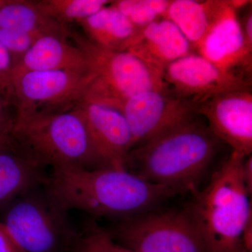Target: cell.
Listing matches in <instances>:
<instances>
[{"instance_id":"6da1fadb","label":"cell","mask_w":252,"mask_h":252,"mask_svg":"<svg viewBox=\"0 0 252 252\" xmlns=\"http://www.w3.org/2000/svg\"><path fill=\"white\" fill-rule=\"evenodd\" d=\"M45 185L50 196L66 211L119 219L152 211L179 194L127 170L113 168H53Z\"/></svg>"},{"instance_id":"7a4b0ae2","label":"cell","mask_w":252,"mask_h":252,"mask_svg":"<svg viewBox=\"0 0 252 252\" xmlns=\"http://www.w3.org/2000/svg\"><path fill=\"white\" fill-rule=\"evenodd\" d=\"M224 146L195 114L131 149L126 170L179 194H194Z\"/></svg>"},{"instance_id":"3957f363","label":"cell","mask_w":252,"mask_h":252,"mask_svg":"<svg viewBox=\"0 0 252 252\" xmlns=\"http://www.w3.org/2000/svg\"><path fill=\"white\" fill-rule=\"evenodd\" d=\"M247 157L231 151L186 210L213 252H248L243 243L245 227L252 221Z\"/></svg>"},{"instance_id":"277c9868","label":"cell","mask_w":252,"mask_h":252,"mask_svg":"<svg viewBox=\"0 0 252 252\" xmlns=\"http://www.w3.org/2000/svg\"><path fill=\"white\" fill-rule=\"evenodd\" d=\"M11 137L45 167L102 168L79 106L54 114L15 115Z\"/></svg>"},{"instance_id":"5b68a950","label":"cell","mask_w":252,"mask_h":252,"mask_svg":"<svg viewBox=\"0 0 252 252\" xmlns=\"http://www.w3.org/2000/svg\"><path fill=\"white\" fill-rule=\"evenodd\" d=\"M68 36L85 55L95 75L83 101L99 102L119 110L126 100L136 94L167 87L161 73L128 51H107L74 32L69 31Z\"/></svg>"},{"instance_id":"8992f818","label":"cell","mask_w":252,"mask_h":252,"mask_svg":"<svg viewBox=\"0 0 252 252\" xmlns=\"http://www.w3.org/2000/svg\"><path fill=\"white\" fill-rule=\"evenodd\" d=\"M39 189L5 207L1 222L21 252H70L78 229L67 211Z\"/></svg>"},{"instance_id":"52a82bcc","label":"cell","mask_w":252,"mask_h":252,"mask_svg":"<svg viewBox=\"0 0 252 252\" xmlns=\"http://www.w3.org/2000/svg\"><path fill=\"white\" fill-rule=\"evenodd\" d=\"M108 231L136 252H213L187 210H154L124 217Z\"/></svg>"},{"instance_id":"ba28073f","label":"cell","mask_w":252,"mask_h":252,"mask_svg":"<svg viewBox=\"0 0 252 252\" xmlns=\"http://www.w3.org/2000/svg\"><path fill=\"white\" fill-rule=\"evenodd\" d=\"M94 77L92 70L39 71L17 76L13 79L15 115L77 108Z\"/></svg>"},{"instance_id":"9c48e42d","label":"cell","mask_w":252,"mask_h":252,"mask_svg":"<svg viewBox=\"0 0 252 252\" xmlns=\"http://www.w3.org/2000/svg\"><path fill=\"white\" fill-rule=\"evenodd\" d=\"M119 110L130 127L132 149L198 114L193 102L175 95L167 87L136 94Z\"/></svg>"},{"instance_id":"30bf717a","label":"cell","mask_w":252,"mask_h":252,"mask_svg":"<svg viewBox=\"0 0 252 252\" xmlns=\"http://www.w3.org/2000/svg\"><path fill=\"white\" fill-rule=\"evenodd\" d=\"M169 90L193 103L212 96L252 88V78L220 69L196 53L169 64L162 72Z\"/></svg>"},{"instance_id":"8fae6325","label":"cell","mask_w":252,"mask_h":252,"mask_svg":"<svg viewBox=\"0 0 252 252\" xmlns=\"http://www.w3.org/2000/svg\"><path fill=\"white\" fill-rule=\"evenodd\" d=\"M194 104L215 137L231 151L252 155V88L228 91Z\"/></svg>"},{"instance_id":"7c38bea8","label":"cell","mask_w":252,"mask_h":252,"mask_svg":"<svg viewBox=\"0 0 252 252\" xmlns=\"http://www.w3.org/2000/svg\"><path fill=\"white\" fill-rule=\"evenodd\" d=\"M79 107L102 168L126 170L132 136L122 112L92 101H82Z\"/></svg>"},{"instance_id":"4fadbf2b","label":"cell","mask_w":252,"mask_h":252,"mask_svg":"<svg viewBox=\"0 0 252 252\" xmlns=\"http://www.w3.org/2000/svg\"><path fill=\"white\" fill-rule=\"evenodd\" d=\"M195 53L220 69L252 78V51L244 39L238 12L229 1Z\"/></svg>"},{"instance_id":"5bb4252c","label":"cell","mask_w":252,"mask_h":252,"mask_svg":"<svg viewBox=\"0 0 252 252\" xmlns=\"http://www.w3.org/2000/svg\"><path fill=\"white\" fill-rule=\"evenodd\" d=\"M127 51L162 75L169 64L193 53L182 32L165 17L138 31Z\"/></svg>"},{"instance_id":"9a60e30c","label":"cell","mask_w":252,"mask_h":252,"mask_svg":"<svg viewBox=\"0 0 252 252\" xmlns=\"http://www.w3.org/2000/svg\"><path fill=\"white\" fill-rule=\"evenodd\" d=\"M45 167L16 144L0 147V209L45 184Z\"/></svg>"},{"instance_id":"2e32d148","label":"cell","mask_w":252,"mask_h":252,"mask_svg":"<svg viewBox=\"0 0 252 252\" xmlns=\"http://www.w3.org/2000/svg\"><path fill=\"white\" fill-rule=\"evenodd\" d=\"M91 70L85 55L66 38L41 36L14 67L13 79L30 72Z\"/></svg>"},{"instance_id":"e0dca14e","label":"cell","mask_w":252,"mask_h":252,"mask_svg":"<svg viewBox=\"0 0 252 252\" xmlns=\"http://www.w3.org/2000/svg\"><path fill=\"white\" fill-rule=\"evenodd\" d=\"M228 5L226 0H172L164 17L179 28L195 53Z\"/></svg>"},{"instance_id":"ac0fdd59","label":"cell","mask_w":252,"mask_h":252,"mask_svg":"<svg viewBox=\"0 0 252 252\" xmlns=\"http://www.w3.org/2000/svg\"><path fill=\"white\" fill-rule=\"evenodd\" d=\"M78 24L89 40L114 52L127 51L138 32L111 3Z\"/></svg>"},{"instance_id":"d6986e66","label":"cell","mask_w":252,"mask_h":252,"mask_svg":"<svg viewBox=\"0 0 252 252\" xmlns=\"http://www.w3.org/2000/svg\"><path fill=\"white\" fill-rule=\"evenodd\" d=\"M0 28L15 30L36 36L68 37V27L61 26L38 9L35 1L7 0L0 9Z\"/></svg>"},{"instance_id":"ffe728a7","label":"cell","mask_w":252,"mask_h":252,"mask_svg":"<svg viewBox=\"0 0 252 252\" xmlns=\"http://www.w3.org/2000/svg\"><path fill=\"white\" fill-rule=\"evenodd\" d=\"M109 0H38L35 4L43 14L61 26L80 23L83 20L107 6Z\"/></svg>"},{"instance_id":"44dd1931","label":"cell","mask_w":252,"mask_h":252,"mask_svg":"<svg viewBox=\"0 0 252 252\" xmlns=\"http://www.w3.org/2000/svg\"><path fill=\"white\" fill-rule=\"evenodd\" d=\"M70 252H136L113 239L108 230L94 220L86 221L80 230Z\"/></svg>"},{"instance_id":"7402d4cb","label":"cell","mask_w":252,"mask_h":252,"mask_svg":"<svg viewBox=\"0 0 252 252\" xmlns=\"http://www.w3.org/2000/svg\"><path fill=\"white\" fill-rule=\"evenodd\" d=\"M168 0H118L111 5L119 10L138 31L164 17Z\"/></svg>"},{"instance_id":"603a6c76","label":"cell","mask_w":252,"mask_h":252,"mask_svg":"<svg viewBox=\"0 0 252 252\" xmlns=\"http://www.w3.org/2000/svg\"><path fill=\"white\" fill-rule=\"evenodd\" d=\"M39 36L15 30L0 28V43L7 50L14 63V67L27 54Z\"/></svg>"},{"instance_id":"cb8c5ba5","label":"cell","mask_w":252,"mask_h":252,"mask_svg":"<svg viewBox=\"0 0 252 252\" xmlns=\"http://www.w3.org/2000/svg\"><path fill=\"white\" fill-rule=\"evenodd\" d=\"M14 63L9 53L0 43V96L13 106Z\"/></svg>"},{"instance_id":"d4e9b609","label":"cell","mask_w":252,"mask_h":252,"mask_svg":"<svg viewBox=\"0 0 252 252\" xmlns=\"http://www.w3.org/2000/svg\"><path fill=\"white\" fill-rule=\"evenodd\" d=\"M243 17L239 20L244 39L249 49L252 51V6L247 8Z\"/></svg>"},{"instance_id":"484cf974","label":"cell","mask_w":252,"mask_h":252,"mask_svg":"<svg viewBox=\"0 0 252 252\" xmlns=\"http://www.w3.org/2000/svg\"><path fill=\"white\" fill-rule=\"evenodd\" d=\"M0 252H21L0 221Z\"/></svg>"},{"instance_id":"4316f807","label":"cell","mask_w":252,"mask_h":252,"mask_svg":"<svg viewBox=\"0 0 252 252\" xmlns=\"http://www.w3.org/2000/svg\"><path fill=\"white\" fill-rule=\"evenodd\" d=\"M11 106L12 105L0 96V126L13 127L15 115L10 113Z\"/></svg>"},{"instance_id":"83f0119b","label":"cell","mask_w":252,"mask_h":252,"mask_svg":"<svg viewBox=\"0 0 252 252\" xmlns=\"http://www.w3.org/2000/svg\"><path fill=\"white\" fill-rule=\"evenodd\" d=\"M12 127L9 126H0V147H10L15 142L11 137Z\"/></svg>"},{"instance_id":"f1b7e54d","label":"cell","mask_w":252,"mask_h":252,"mask_svg":"<svg viewBox=\"0 0 252 252\" xmlns=\"http://www.w3.org/2000/svg\"><path fill=\"white\" fill-rule=\"evenodd\" d=\"M6 1H7V0H0V9L6 4Z\"/></svg>"}]
</instances>
